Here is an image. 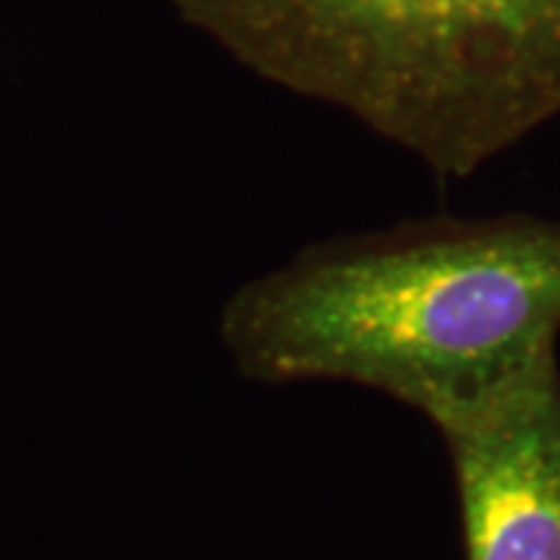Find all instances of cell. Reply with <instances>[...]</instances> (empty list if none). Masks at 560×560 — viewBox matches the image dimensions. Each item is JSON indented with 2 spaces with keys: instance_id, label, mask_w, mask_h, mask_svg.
<instances>
[{
  "instance_id": "obj_1",
  "label": "cell",
  "mask_w": 560,
  "mask_h": 560,
  "mask_svg": "<svg viewBox=\"0 0 560 560\" xmlns=\"http://www.w3.org/2000/svg\"><path fill=\"white\" fill-rule=\"evenodd\" d=\"M558 337L560 221L526 212L318 241L219 312L243 377L374 389L433 430L558 364Z\"/></svg>"
},
{
  "instance_id": "obj_2",
  "label": "cell",
  "mask_w": 560,
  "mask_h": 560,
  "mask_svg": "<svg viewBox=\"0 0 560 560\" xmlns=\"http://www.w3.org/2000/svg\"><path fill=\"white\" fill-rule=\"evenodd\" d=\"M290 94L460 180L560 116V0H172Z\"/></svg>"
},
{
  "instance_id": "obj_3",
  "label": "cell",
  "mask_w": 560,
  "mask_h": 560,
  "mask_svg": "<svg viewBox=\"0 0 560 560\" xmlns=\"http://www.w3.org/2000/svg\"><path fill=\"white\" fill-rule=\"evenodd\" d=\"M464 560H560V364L436 430Z\"/></svg>"
}]
</instances>
